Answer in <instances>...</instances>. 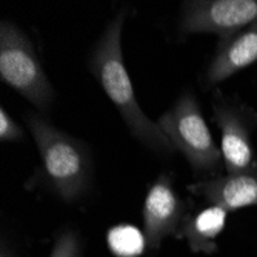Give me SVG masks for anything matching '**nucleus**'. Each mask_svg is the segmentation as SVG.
<instances>
[{"mask_svg": "<svg viewBox=\"0 0 257 257\" xmlns=\"http://www.w3.org/2000/svg\"><path fill=\"white\" fill-rule=\"evenodd\" d=\"M0 79L37 109H51L54 88L31 40L10 20L0 23Z\"/></svg>", "mask_w": 257, "mask_h": 257, "instance_id": "nucleus-3", "label": "nucleus"}, {"mask_svg": "<svg viewBox=\"0 0 257 257\" xmlns=\"http://www.w3.org/2000/svg\"><path fill=\"white\" fill-rule=\"evenodd\" d=\"M226 209L211 205L186 217L179 228V236L188 242L193 252L211 254L217 249L216 240L226 225Z\"/></svg>", "mask_w": 257, "mask_h": 257, "instance_id": "nucleus-10", "label": "nucleus"}, {"mask_svg": "<svg viewBox=\"0 0 257 257\" xmlns=\"http://www.w3.org/2000/svg\"><path fill=\"white\" fill-rule=\"evenodd\" d=\"M157 125L194 170L202 173L220 170L222 151L216 145L199 102L191 92H183L176 105L160 115Z\"/></svg>", "mask_w": 257, "mask_h": 257, "instance_id": "nucleus-4", "label": "nucleus"}, {"mask_svg": "<svg viewBox=\"0 0 257 257\" xmlns=\"http://www.w3.org/2000/svg\"><path fill=\"white\" fill-rule=\"evenodd\" d=\"M27 125L34 137L45 177L53 193L66 203L82 199L89 190L94 173L86 144L56 128L42 114H28Z\"/></svg>", "mask_w": 257, "mask_h": 257, "instance_id": "nucleus-2", "label": "nucleus"}, {"mask_svg": "<svg viewBox=\"0 0 257 257\" xmlns=\"http://www.w3.org/2000/svg\"><path fill=\"white\" fill-rule=\"evenodd\" d=\"M254 62H257V22L234 36L220 40L205 69L203 83L206 86L219 85Z\"/></svg>", "mask_w": 257, "mask_h": 257, "instance_id": "nucleus-8", "label": "nucleus"}, {"mask_svg": "<svg viewBox=\"0 0 257 257\" xmlns=\"http://www.w3.org/2000/svg\"><path fill=\"white\" fill-rule=\"evenodd\" d=\"M183 219V202L179 197L173 177L162 174L151 185L144 202V234L147 248L159 249L163 239L180 228Z\"/></svg>", "mask_w": 257, "mask_h": 257, "instance_id": "nucleus-6", "label": "nucleus"}, {"mask_svg": "<svg viewBox=\"0 0 257 257\" xmlns=\"http://www.w3.org/2000/svg\"><path fill=\"white\" fill-rule=\"evenodd\" d=\"M214 120L220 130V151L228 174L240 173L252 167V145L240 112L229 102L216 100Z\"/></svg>", "mask_w": 257, "mask_h": 257, "instance_id": "nucleus-9", "label": "nucleus"}, {"mask_svg": "<svg viewBox=\"0 0 257 257\" xmlns=\"http://www.w3.org/2000/svg\"><path fill=\"white\" fill-rule=\"evenodd\" d=\"M50 257H83L82 237L76 229L65 228L56 236Z\"/></svg>", "mask_w": 257, "mask_h": 257, "instance_id": "nucleus-12", "label": "nucleus"}, {"mask_svg": "<svg viewBox=\"0 0 257 257\" xmlns=\"http://www.w3.org/2000/svg\"><path fill=\"white\" fill-rule=\"evenodd\" d=\"M109 251L117 257H139L147 248L145 234L134 225H115L106 234Z\"/></svg>", "mask_w": 257, "mask_h": 257, "instance_id": "nucleus-11", "label": "nucleus"}, {"mask_svg": "<svg viewBox=\"0 0 257 257\" xmlns=\"http://www.w3.org/2000/svg\"><path fill=\"white\" fill-rule=\"evenodd\" d=\"M188 190L228 213L254 206L257 205V167L252 165L240 173L199 180L188 185Z\"/></svg>", "mask_w": 257, "mask_h": 257, "instance_id": "nucleus-7", "label": "nucleus"}, {"mask_svg": "<svg viewBox=\"0 0 257 257\" xmlns=\"http://www.w3.org/2000/svg\"><path fill=\"white\" fill-rule=\"evenodd\" d=\"M0 257H16V255L13 254V251L7 249L5 243H2V249H0Z\"/></svg>", "mask_w": 257, "mask_h": 257, "instance_id": "nucleus-14", "label": "nucleus"}, {"mask_svg": "<svg viewBox=\"0 0 257 257\" xmlns=\"http://www.w3.org/2000/svg\"><path fill=\"white\" fill-rule=\"evenodd\" d=\"M126 14V10H123L106 23L91 51L88 62L89 71L117 108L130 133L139 142L157 154L171 156L177 150L163 134L157 122H153L139 106L131 77L123 62L122 33Z\"/></svg>", "mask_w": 257, "mask_h": 257, "instance_id": "nucleus-1", "label": "nucleus"}, {"mask_svg": "<svg viewBox=\"0 0 257 257\" xmlns=\"http://www.w3.org/2000/svg\"><path fill=\"white\" fill-rule=\"evenodd\" d=\"M257 22V0H190L182 4V34H216L225 40Z\"/></svg>", "mask_w": 257, "mask_h": 257, "instance_id": "nucleus-5", "label": "nucleus"}, {"mask_svg": "<svg viewBox=\"0 0 257 257\" xmlns=\"http://www.w3.org/2000/svg\"><path fill=\"white\" fill-rule=\"evenodd\" d=\"M25 139L22 126H19L7 109L0 108V140L2 142H22Z\"/></svg>", "mask_w": 257, "mask_h": 257, "instance_id": "nucleus-13", "label": "nucleus"}]
</instances>
